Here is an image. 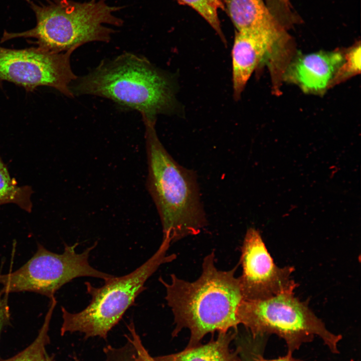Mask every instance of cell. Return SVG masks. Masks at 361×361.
<instances>
[{
    "label": "cell",
    "mask_w": 361,
    "mask_h": 361,
    "mask_svg": "<svg viewBox=\"0 0 361 361\" xmlns=\"http://www.w3.org/2000/svg\"><path fill=\"white\" fill-rule=\"evenodd\" d=\"M126 343L120 347L107 346L104 348L105 361H139L136 349L128 335Z\"/></svg>",
    "instance_id": "cell-18"
},
{
    "label": "cell",
    "mask_w": 361,
    "mask_h": 361,
    "mask_svg": "<svg viewBox=\"0 0 361 361\" xmlns=\"http://www.w3.org/2000/svg\"><path fill=\"white\" fill-rule=\"evenodd\" d=\"M171 242L169 237H163L157 250L145 263L129 274L121 277L113 276L104 280V284L100 287L85 282L87 292L91 296L90 302L77 313H71L61 307V335L67 332H80L85 334L86 338L99 336L105 339L108 332L145 289L147 280L160 265L175 259V254L168 255L166 253Z\"/></svg>",
    "instance_id": "cell-5"
},
{
    "label": "cell",
    "mask_w": 361,
    "mask_h": 361,
    "mask_svg": "<svg viewBox=\"0 0 361 361\" xmlns=\"http://www.w3.org/2000/svg\"><path fill=\"white\" fill-rule=\"evenodd\" d=\"M292 352L288 351V353L282 357H280L278 358L273 359H264L261 357L257 358L252 361H298L297 359L293 357L292 356Z\"/></svg>",
    "instance_id": "cell-21"
},
{
    "label": "cell",
    "mask_w": 361,
    "mask_h": 361,
    "mask_svg": "<svg viewBox=\"0 0 361 361\" xmlns=\"http://www.w3.org/2000/svg\"><path fill=\"white\" fill-rule=\"evenodd\" d=\"M238 32L260 36L281 48L287 41L284 29L263 0H221Z\"/></svg>",
    "instance_id": "cell-10"
},
{
    "label": "cell",
    "mask_w": 361,
    "mask_h": 361,
    "mask_svg": "<svg viewBox=\"0 0 361 361\" xmlns=\"http://www.w3.org/2000/svg\"><path fill=\"white\" fill-rule=\"evenodd\" d=\"M78 243L65 244L62 254L46 249L38 244L35 254L16 271L0 274L1 290L5 293L32 292L45 295L50 299L57 290L73 279L91 277L107 280L113 275L100 271L89 263L90 252L97 243L81 253L75 248Z\"/></svg>",
    "instance_id": "cell-7"
},
{
    "label": "cell",
    "mask_w": 361,
    "mask_h": 361,
    "mask_svg": "<svg viewBox=\"0 0 361 361\" xmlns=\"http://www.w3.org/2000/svg\"><path fill=\"white\" fill-rule=\"evenodd\" d=\"M148 164L147 186L163 236L172 242L199 234L207 225L196 173L177 163L160 141L155 123L143 120Z\"/></svg>",
    "instance_id": "cell-3"
},
{
    "label": "cell",
    "mask_w": 361,
    "mask_h": 361,
    "mask_svg": "<svg viewBox=\"0 0 361 361\" xmlns=\"http://www.w3.org/2000/svg\"><path fill=\"white\" fill-rule=\"evenodd\" d=\"M280 48L257 35L237 31L232 51L233 97L238 100L253 72Z\"/></svg>",
    "instance_id": "cell-12"
},
{
    "label": "cell",
    "mask_w": 361,
    "mask_h": 361,
    "mask_svg": "<svg viewBox=\"0 0 361 361\" xmlns=\"http://www.w3.org/2000/svg\"><path fill=\"white\" fill-rule=\"evenodd\" d=\"M343 57L337 51L301 55L289 65L286 77L305 92L321 93L331 85Z\"/></svg>",
    "instance_id": "cell-11"
},
{
    "label": "cell",
    "mask_w": 361,
    "mask_h": 361,
    "mask_svg": "<svg viewBox=\"0 0 361 361\" xmlns=\"http://www.w3.org/2000/svg\"><path fill=\"white\" fill-rule=\"evenodd\" d=\"M127 327L130 333L128 336L136 349L139 361H156L150 355L143 345L140 337L136 331L133 322L131 321Z\"/></svg>",
    "instance_id": "cell-19"
},
{
    "label": "cell",
    "mask_w": 361,
    "mask_h": 361,
    "mask_svg": "<svg viewBox=\"0 0 361 361\" xmlns=\"http://www.w3.org/2000/svg\"><path fill=\"white\" fill-rule=\"evenodd\" d=\"M360 45L356 44L344 54L343 60L332 81L335 84L360 72Z\"/></svg>",
    "instance_id": "cell-17"
},
{
    "label": "cell",
    "mask_w": 361,
    "mask_h": 361,
    "mask_svg": "<svg viewBox=\"0 0 361 361\" xmlns=\"http://www.w3.org/2000/svg\"><path fill=\"white\" fill-rule=\"evenodd\" d=\"M73 52L54 53L38 47L13 49L0 46V86L8 81L32 92L46 86L73 97L70 85L77 78L70 64Z\"/></svg>",
    "instance_id": "cell-8"
},
{
    "label": "cell",
    "mask_w": 361,
    "mask_h": 361,
    "mask_svg": "<svg viewBox=\"0 0 361 361\" xmlns=\"http://www.w3.org/2000/svg\"><path fill=\"white\" fill-rule=\"evenodd\" d=\"M215 257L213 251L204 258L202 274L193 282L174 274L169 283L159 278L166 289L165 299L174 316L173 335L183 328L190 331L186 348L199 345L209 333L236 330L240 324L237 311L243 298L238 277L235 276L238 266L228 271L219 270Z\"/></svg>",
    "instance_id": "cell-1"
},
{
    "label": "cell",
    "mask_w": 361,
    "mask_h": 361,
    "mask_svg": "<svg viewBox=\"0 0 361 361\" xmlns=\"http://www.w3.org/2000/svg\"><path fill=\"white\" fill-rule=\"evenodd\" d=\"M179 3L188 5L198 12L213 28L226 43V40L222 31L218 12L224 10V5L221 0H177Z\"/></svg>",
    "instance_id": "cell-16"
},
{
    "label": "cell",
    "mask_w": 361,
    "mask_h": 361,
    "mask_svg": "<svg viewBox=\"0 0 361 361\" xmlns=\"http://www.w3.org/2000/svg\"><path fill=\"white\" fill-rule=\"evenodd\" d=\"M35 14L36 26L21 32L5 31L1 39L34 38L38 48L54 53L70 50L91 42H108L114 32L104 26L120 27L121 19L113 13L120 7L110 6L104 0L77 2L72 0H25Z\"/></svg>",
    "instance_id": "cell-4"
},
{
    "label": "cell",
    "mask_w": 361,
    "mask_h": 361,
    "mask_svg": "<svg viewBox=\"0 0 361 361\" xmlns=\"http://www.w3.org/2000/svg\"><path fill=\"white\" fill-rule=\"evenodd\" d=\"M279 3L283 4L284 6H287L290 4L289 0H277Z\"/></svg>",
    "instance_id": "cell-22"
},
{
    "label": "cell",
    "mask_w": 361,
    "mask_h": 361,
    "mask_svg": "<svg viewBox=\"0 0 361 361\" xmlns=\"http://www.w3.org/2000/svg\"><path fill=\"white\" fill-rule=\"evenodd\" d=\"M238 277L243 300H261L278 294L294 291L297 283L292 278L293 266H277L268 252L260 232L249 228L245 234Z\"/></svg>",
    "instance_id": "cell-9"
},
{
    "label": "cell",
    "mask_w": 361,
    "mask_h": 361,
    "mask_svg": "<svg viewBox=\"0 0 361 361\" xmlns=\"http://www.w3.org/2000/svg\"><path fill=\"white\" fill-rule=\"evenodd\" d=\"M33 193L30 186H19L17 180L11 176L0 155V205L13 203L31 213L33 208L31 199Z\"/></svg>",
    "instance_id": "cell-14"
},
{
    "label": "cell",
    "mask_w": 361,
    "mask_h": 361,
    "mask_svg": "<svg viewBox=\"0 0 361 361\" xmlns=\"http://www.w3.org/2000/svg\"><path fill=\"white\" fill-rule=\"evenodd\" d=\"M9 294L0 290V335L3 328L10 322V311L8 303Z\"/></svg>",
    "instance_id": "cell-20"
},
{
    "label": "cell",
    "mask_w": 361,
    "mask_h": 361,
    "mask_svg": "<svg viewBox=\"0 0 361 361\" xmlns=\"http://www.w3.org/2000/svg\"><path fill=\"white\" fill-rule=\"evenodd\" d=\"M173 84L145 58L125 53L77 77L70 90L74 96L106 98L125 109L137 110L142 118L156 120L157 115L172 113L176 108Z\"/></svg>",
    "instance_id": "cell-2"
},
{
    "label": "cell",
    "mask_w": 361,
    "mask_h": 361,
    "mask_svg": "<svg viewBox=\"0 0 361 361\" xmlns=\"http://www.w3.org/2000/svg\"><path fill=\"white\" fill-rule=\"evenodd\" d=\"M56 304L55 297L50 299L44 321L33 342L15 356L8 359H0V361H53L47 352L46 346L50 341L48 333L50 323Z\"/></svg>",
    "instance_id": "cell-15"
},
{
    "label": "cell",
    "mask_w": 361,
    "mask_h": 361,
    "mask_svg": "<svg viewBox=\"0 0 361 361\" xmlns=\"http://www.w3.org/2000/svg\"><path fill=\"white\" fill-rule=\"evenodd\" d=\"M235 333L232 331L220 332L215 340L204 345L186 348L183 351L154 357L156 361H242L230 348Z\"/></svg>",
    "instance_id": "cell-13"
},
{
    "label": "cell",
    "mask_w": 361,
    "mask_h": 361,
    "mask_svg": "<svg viewBox=\"0 0 361 361\" xmlns=\"http://www.w3.org/2000/svg\"><path fill=\"white\" fill-rule=\"evenodd\" d=\"M240 324L254 337L275 334L283 339L293 352L302 344L319 337L330 351L338 353L342 336L329 331L308 305L295 296L294 291L283 292L266 299L243 300L237 311Z\"/></svg>",
    "instance_id": "cell-6"
}]
</instances>
